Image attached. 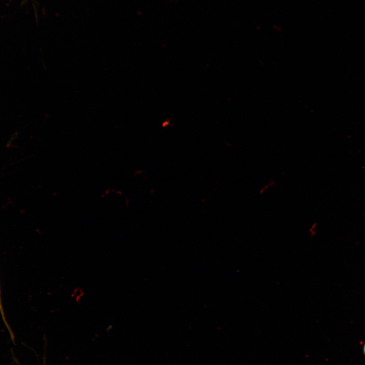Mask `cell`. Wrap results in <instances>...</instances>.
<instances>
[{
    "label": "cell",
    "mask_w": 365,
    "mask_h": 365,
    "mask_svg": "<svg viewBox=\"0 0 365 365\" xmlns=\"http://www.w3.org/2000/svg\"><path fill=\"white\" fill-rule=\"evenodd\" d=\"M2 304H2V302L1 293V289H0V313H1V315L2 318V319H3V320L4 322V324H5V325H6V327L7 328V329L8 330V331H9V334H10V335L11 338L13 342H14V340H15V339H14V336L13 333V332L12 331L10 327L9 326V324H8V322H7V319H6V318L5 315V312H4V308H3V305H2Z\"/></svg>",
    "instance_id": "obj_1"
},
{
    "label": "cell",
    "mask_w": 365,
    "mask_h": 365,
    "mask_svg": "<svg viewBox=\"0 0 365 365\" xmlns=\"http://www.w3.org/2000/svg\"><path fill=\"white\" fill-rule=\"evenodd\" d=\"M363 353H364V355H365V343H364V345H363Z\"/></svg>",
    "instance_id": "obj_2"
},
{
    "label": "cell",
    "mask_w": 365,
    "mask_h": 365,
    "mask_svg": "<svg viewBox=\"0 0 365 365\" xmlns=\"http://www.w3.org/2000/svg\"><path fill=\"white\" fill-rule=\"evenodd\" d=\"M45 363H46V360H45V359H44V361H43V365H46Z\"/></svg>",
    "instance_id": "obj_3"
}]
</instances>
